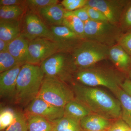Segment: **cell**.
<instances>
[{
	"mask_svg": "<svg viewBox=\"0 0 131 131\" xmlns=\"http://www.w3.org/2000/svg\"><path fill=\"white\" fill-rule=\"evenodd\" d=\"M73 90L75 99L87 107L94 114L111 120L122 118L119 101L104 90L75 83Z\"/></svg>",
	"mask_w": 131,
	"mask_h": 131,
	"instance_id": "1",
	"label": "cell"
},
{
	"mask_svg": "<svg viewBox=\"0 0 131 131\" xmlns=\"http://www.w3.org/2000/svg\"><path fill=\"white\" fill-rule=\"evenodd\" d=\"M45 76L40 66L28 63L22 65L16 80V103L28 105L38 96Z\"/></svg>",
	"mask_w": 131,
	"mask_h": 131,
	"instance_id": "2",
	"label": "cell"
},
{
	"mask_svg": "<svg viewBox=\"0 0 131 131\" xmlns=\"http://www.w3.org/2000/svg\"><path fill=\"white\" fill-rule=\"evenodd\" d=\"M72 77L76 83L86 86L105 87L114 94L124 81L121 75L113 70L94 66L76 70Z\"/></svg>",
	"mask_w": 131,
	"mask_h": 131,
	"instance_id": "3",
	"label": "cell"
},
{
	"mask_svg": "<svg viewBox=\"0 0 131 131\" xmlns=\"http://www.w3.org/2000/svg\"><path fill=\"white\" fill-rule=\"evenodd\" d=\"M109 49L110 47L98 42L82 40L70 52L76 70L92 67L109 58Z\"/></svg>",
	"mask_w": 131,
	"mask_h": 131,
	"instance_id": "4",
	"label": "cell"
},
{
	"mask_svg": "<svg viewBox=\"0 0 131 131\" xmlns=\"http://www.w3.org/2000/svg\"><path fill=\"white\" fill-rule=\"evenodd\" d=\"M37 97L52 105L62 108L75 99L73 90L64 82L46 76H45Z\"/></svg>",
	"mask_w": 131,
	"mask_h": 131,
	"instance_id": "5",
	"label": "cell"
},
{
	"mask_svg": "<svg viewBox=\"0 0 131 131\" xmlns=\"http://www.w3.org/2000/svg\"><path fill=\"white\" fill-rule=\"evenodd\" d=\"M123 34L119 27L108 21L89 20L84 23L85 39L98 42L110 47L118 43Z\"/></svg>",
	"mask_w": 131,
	"mask_h": 131,
	"instance_id": "6",
	"label": "cell"
},
{
	"mask_svg": "<svg viewBox=\"0 0 131 131\" xmlns=\"http://www.w3.org/2000/svg\"><path fill=\"white\" fill-rule=\"evenodd\" d=\"M45 76L64 82L71 78L76 70L70 52L59 51L42 62L40 65Z\"/></svg>",
	"mask_w": 131,
	"mask_h": 131,
	"instance_id": "7",
	"label": "cell"
},
{
	"mask_svg": "<svg viewBox=\"0 0 131 131\" xmlns=\"http://www.w3.org/2000/svg\"><path fill=\"white\" fill-rule=\"evenodd\" d=\"M21 35L28 41L38 38H45L54 41L51 31L37 14L29 11L22 20Z\"/></svg>",
	"mask_w": 131,
	"mask_h": 131,
	"instance_id": "8",
	"label": "cell"
},
{
	"mask_svg": "<svg viewBox=\"0 0 131 131\" xmlns=\"http://www.w3.org/2000/svg\"><path fill=\"white\" fill-rule=\"evenodd\" d=\"M27 63L40 66L42 62L60 51L56 42L45 38H38L28 42Z\"/></svg>",
	"mask_w": 131,
	"mask_h": 131,
	"instance_id": "9",
	"label": "cell"
},
{
	"mask_svg": "<svg viewBox=\"0 0 131 131\" xmlns=\"http://www.w3.org/2000/svg\"><path fill=\"white\" fill-rule=\"evenodd\" d=\"M129 0H88L86 5L102 12L111 24L119 27L120 22Z\"/></svg>",
	"mask_w": 131,
	"mask_h": 131,
	"instance_id": "10",
	"label": "cell"
},
{
	"mask_svg": "<svg viewBox=\"0 0 131 131\" xmlns=\"http://www.w3.org/2000/svg\"><path fill=\"white\" fill-rule=\"evenodd\" d=\"M26 114L38 115L51 122L63 117L64 108L58 107L37 97L27 106Z\"/></svg>",
	"mask_w": 131,
	"mask_h": 131,
	"instance_id": "11",
	"label": "cell"
},
{
	"mask_svg": "<svg viewBox=\"0 0 131 131\" xmlns=\"http://www.w3.org/2000/svg\"><path fill=\"white\" fill-rule=\"evenodd\" d=\"M56 42L60 51L70 53L82 40L75 33L64 26H52L49 27Z\"/></svg>",
	"mask_w": 131,
	"mask_h": 131,
	"instance_id": "12",
	"label": "cell"
},
{
	"mask_svg": "<svg viewBox=\"0 0 131 131\" xmlns=\"http://www.w3.org/2000/svg\"><path fill=\"white\" fill-rule=\"evenodd\" d=\"M22 65L18 66L11 69L1 73V98L10 101L15 100L16 80Z\"/></svg>",
	"mask_w": 131,
	"mask_h": 131,
	"instance_id": "13",
	"label": "cell"
},
{
	"mask_svg": "<svg viewBox=\"0 0 131 131\" xmlns=\"http://www.w3.org/2000/svg\"><path fill=\"white\" fill-rule=\"evenodd\" d=\"M66 10L61 4L51 5L40 9L37 14L46 25L63 26Z\"/></svg>",
	"mask_w": 131,
	"mask_h": 131,
	"instance_id": "14",
	"label": "cell"
},
{
	"mask_svg": "<svg viewBox=\"0 0 131 131\" xmlns=\"http://www.w3.org/2000/svg\"><path fill=\"white\" fill-rule=\"evenodd\" d=\"M28 42L20 35L8 44V51L22 64L27 63L28 61Z\"/></svg>",
	"mask_w": 131,
	"mask_h": 131,
	"instance_id": "15",
	"label": "cell"
},
{
	"mask_svg": "<svg viewBox=\"0 0 131 131\" xmlns=\"http://www.w3.org/2000/svg\"><path fill=\"white\" fill-rule=\"evenodd\" d=\"M80 122L82 129L86 131L107 130L112 124L110 120L93 113L84 117Z\"/></svg>",
	"mask_w": 131,
	"mask_h": 131,
	"instance_id": "16",
	"label": "cell"
},
{
	"mask_svg": "<svg viewBox=\"0 0 131 131\" xmlns=\"http://www.w3.org/2000/svg\"><path fill=\"white\" fill-rule=\"evenodd\" d=\"M109 58L121 70L125 71L130 68L131 57L118 44L110 47Z\"/></svg>",
	"mask_w": 131,
	"mask_h": 131,
	"instance_id": "17",
	"label": "cell"
},
{
	"mask_svg": "<svg viewBox=\"0 0 131 131\" xmlns=\"http://www.w3.org/2000/svg\"><path fill=\"white\" fill-rule=\"evenodd\" d=\"M21 20H0V39L9 43L21 35Z\"/></svg>",
	"mask_w": 131,
	"mask_h": 131,
	"instance_id": "18",
	"label": "cell"
},
{
	"mask_svg": "<svg viewBox=\"0 0 131 131\" xmlns=\"http://www.w3.org/2000/svg\"><path fill=\"white\" fill-rule=\"evenodd\" d=\"M64 116L80 121L92 114L90 110L74 99L68 102L64 107Z\"/></svg>",
	"mask_w": 131,
	"mask_h": 131,
	"instance_id": "19",
	"label": "cell"
},
{
	"mask_svg": "<svg viewBox=\"0 0 131 131\" xmlns=\"http://www.w3.org/2000/svg\"><path fill=\"white\" fill-rule=\"evenodd\" d=\"M63 26L68 27L82 40H85L84 23L71 12H66Z\"/></svg>",
	"mask_w": 131,
	"mask_h": 131,
	"instance_id": "20",
	"label": "cell"
},
{
	"mask_svg": "<svg viewBox=\"0 0 131 131\" xmlns=\"http://www.w3.org/2000/svg\"><path fill=\"white\" fill-rule=\"evenodd\" d=\"M28 131H53L51 122L40 116L26 114Z\"/></svg>",
	"mask_w": 131,
	"mask_h": 131,
	"instance_id": "21",
	"label": "cell"
},
{
	"mask_svg": "<svg viewBox=\"0 0 131 131\" xmlns=\"http://www.w3.org/2000/svg\"><path fill=\"white\" fill-rule=\"evenodd\" d=\"M25 6H0V20H21L24 17Z\"/></svg>",
	"mask_w": 131,
	"mask_h": 131,
	"instance_id": "22",
	"label": "cell"
},
{
	"mask_svg": "<svg viewBox=\"0 0 131 131\" xmlns=\"http://www.w3.org/2000/svg\"><path fill=\"white\" fill-rule=\"evenodd\" d=\"M114 94L117 96L121 105V119L131 127V97L121 88Z\"/></svg>",
	"mask_w": 131,
	"mask_h": 131,
	"instance_id": "23",
	"label": "cell"
},
{
	"mask_svg": "<svg viewBox=\"0 0 131 131\" xmlns=\"http://www.w3.org/2000/svg\"><path fill=\"white\" fill-rule=\"evenodd\" d=\"M53 131H82L80 121L64 116L51 122Z\"/></svg>",
	"mask_w": 131,
	"mask_h": 131,
	"instance_id": "24",
	"label": "cell"
},
{
	"mask_svg": "<svg viewBox=\"0 0 131 131\" xmlns=\"http://www.w3.org/2000/svg\"><path fill=\"white\" fill-rule=\"evenodd\" d=\"M8 51L0 52V73H2L18 65H22Z\"/></svg>",
	"mask_w": 131,
	"mask_h": 131,
	"instance_id": "25",
	"label": "cell"
},
{
	"mask_svg": "<svg viewBox=\"0 0 131 131\" xmlns=\"http://www.w3.org/2000/svg\"><path fill=\"white\" fill-rule=\"evenodd\" d=\"M5 131H28L26 114L20 111L15 112L14 121Z\"/></svg>",
	"mask_w": 131,
	"mask_h": 131,
	"instance_id": "26",
	"label": "cell"
},
{
	"mask_svg": "<svg viewBox=\"0 0 131 131\" xmlns=\"http://www.w3.org/2000/svg\"><path fill=\"white\" fill-rule=\"evenodd\" d=\"M27 7L30 11L37 14L40 9L51 5L58 4L59 1L57 0H26Z\"/></svg>",
	"mask_w": 131,
	"mask_h": 131,
	"instance_id": "27",
	"label": "cell"
},
{
	"mask_svg": "<svg viewBox=\"0 0 131 131\" xmlns=\"http://www.w3.org/2000/svg\"><path fill=\"white\" fill-rule=\"evenodd\" d=\"M15 112L9 108H6L1 110L0 113V130H6L14 121Z\"/></svg>",
	"mask_w": 131,
	"mask_h": 131,
	"instance_id": "28",
	"label": "cell"
},
{
	"mask_svg": "<svg viewBox=\"0 0 131 131\" xmlns=\"http://www.w3.org/2000/svg\"><path fill=\"white\" fill-rule=\"evenodd\" d=\"M123 32L131 31V1H129L122 14L119 24Z\"/></svg>",
	"mask_w": 131,
	"mask_h": 131,
	"instance_id": "29",
	"label": "cell"
},
{
	"mask_svg": "<svg viewBox=\"0 0 131 131\" xmlns=\"http://www.w3.org/2000/svg\"><path fill=\"white\" fill-rule=\"evenodd\" d=\"M88 0H63L61 5L67 12H73L84 7L86 5Z\"/></svg>",
	"mask_w": 131,
	"mask_h": 131,
	"instance_id": "30",
	"label": "cell"
},
{
	"mask_svg": "<svg viewBox=\"0 0 131 131\" xmlns=\"http://www.w3.org/2000/svg\"><path fill=\"white\" fill-rule=\"evenodd\" d=\"M84 7L88 12L90 20L96 21H108L105 16L99 9L87 5Z\"/></svg>",
	"mask_w": 131,
	"mask_h": 131,
	"instance_id": "31",
	"label": "cell"
},
{
	"mask_svg": "<svg viewBox=\"0 0 131 131\" xmlns=\"http://www.w3.org/2000/svg\"><path fill=\"white\" fill-rule=\"evenodd\" d=\"M118 44L131 57V31L123 34Z\"/></svg>",
	"mask_w": 131,
	"mask_h": 131,
	"instance_id": "32",
	"label": "cell"
},
{
	"mask_svg": "<svg viewBox=\"0 0 131 131\" xmlns=\"http://www.w3.org/2000/svg\"><path fill=\"white\" fill-rule=\"evenodd\" d=\"M130 128L122 119L116 120L111 124L107 131H127Z\"/></svg>",
	"mask_w": 131,
	"mask_h": 131,
	"instance_id": "33",
	"label": "cell"
},
{
	"mask_svg": "<svg viewBox=\"0 0 131 131\" xmlns=\"http://www.w3.org/2000/svg\"><path fill=\"white\" fill-rule=\"evenodd\" d=\"M71 12L73 14L78 17L84 23L90 20L88 12L84 7L77 9L73 12Z\"/></svg>",
	"mask_w": 131,
	"mask_h": 131,
	"instance_id": "34",
	"label": "cell"
},
{
	"mask_svg": "<svg viewBox=\"0 0 131 131\" xmlns=\"http://www.w3.org/2000/svg\"><path fill=\"white\" fill-rule=\"evenodd\" d=\"M0 6H26V1L21 0H1Z\"/></svg>",
	"mask_w": 131,
	"mask_h": 131,
	"instance_id": "35",
	"label": "cell"
},
{
	"mask_svg": "<svg viewBox=\"0 0 131 131\" xmlns=\"http://www.w3.org/2000/svg\"><path fill=\"white\" fill-rule=\"evenodd\" d=\"M121 88L126 93L131 97V80L125 79L121 84Z\"/></svg>",
	"mask_w": 131,
	"mask_h": 131,
	"instance_id": "36",
	"label": "cell"
},
{
	"mask_svg": "<svg viewBox=\"0 0 131 131\" xmlns=\"http://www.w3.org/2000/svg\"><path fill=\"white\" fill-rule=\"evenodd\" d=\"M9 43L0 39V52L8 51Z\"/></svg>",
	"mask_w": 131,
	"mask_h": 131,
	"instance_id": "37",
	"label": "cell"
},
{
	"mask_svg": "<svg viewBox=\"0 0 131 131\" xmlns=\"http://www.w3.org/2000/svg\"><path fill=\"white\" fill-rule=\"evenodd\" d=\"M129 79H130L131 80V70H130L129 71Z\"/></svg>",
	"mask_w": 131,
	"mask_h": 131,
	"instance_id": "38",
	"label": "cell"
},
{
	"mask_svg": "<svg viewBox=\"0 0 131 131\" xmlns=\"http://www.w3.org/2000/svg\"><path fill=\"white\" fill-rule=\"evenodd\" d=\"M127 131H131V127H130V128Z\"/></svg>",
	"mask_w": 131,
	"mask_h": 131,
	"instance_id": "39",
	"label": "cell"
},
{
	"mask_svg": "<svg viewBox=\"0 0 131 131\" xmlns=\"http://www.w3.org/2000/svg\"><path fill=\"white\" fill-rule=\"evenodd\" d=\"M82 131H86L84 130H82ZM107 131V130H105V131Z\"/></svg>",
	"mask_w": 131,
	"mask_h": 131,
	"instance_id": "40",
	"label": "cell"
},
{
	"mask_svg": "<svg viewBox=\"0 0 131 131\" xmlns=\"http://www.w3.org/2000/svg\"><path fill=\"white\" fill-rule=\"evenodd\" d=\"M130 70H131V67H130Z\"/></svg>",
	"mask_w": 131,
	"mask_h": 131,
	"instance_id": "41",
	"label": "cell"
},
{
	"mask_svg": "<svg viewBox=\"0 0 131 131\" xmlns=\"http://www.w3.org/2000/svg\"></svg>",
	"mask_w": 131,
	"mask_h": 131,
	"instance_id": "42",
	"label": "cell"
}]
</instances>
